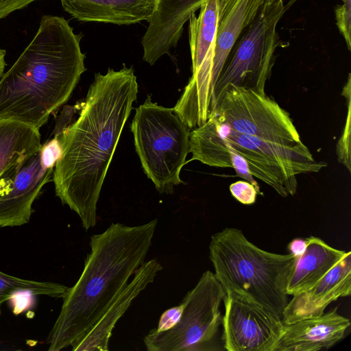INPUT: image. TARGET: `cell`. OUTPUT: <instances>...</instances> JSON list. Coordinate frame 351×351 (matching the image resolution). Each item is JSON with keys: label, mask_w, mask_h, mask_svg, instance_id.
<instances>
[{"label": "cell", "mask_w": 351, "mask_h": 351, "mask_svg": "<svg viewBox=\"0 0 351 351\" xmlns=\"http://www.w3.org/2000/svg\"><path fill=\"white\" fill-rule=\"evenodd\" d=\"M64 9L75 19L86 22L130 25L149 22L156 0H60Z\"/></svg>", "instance_id": "ac0fdd59"}, {"label": "cell", "mask_w": 351, "mask_h": 351, "mask_svg": "<svg viewBox=\"0 0 351 351\" xmlns=\"http://www.w3.org/2000/svg\"><path fill=\"white\" fill-rule=\"evenodd\" d=\"M5 51L0 49V80L3 75L5 66Z\"/></svg>", "instance_id": "f1b7e54d"}, {"label": "cell", "mask_w": 351, "mask_h": 351, "mask_svg": "<svg viewBox=\"0 0 351 351\" xmlns=\"http://www.w3.org/2000/svg\"><path fill=\"white\" fill-rule=\"evenodd\" d=\"M218 6L219 0H206L198 16L194 13L189 19L192 76L173 107L181 119L193 106L207 77L217 32Z\"/></svg>", "instance_id": "4fadbf2b"}, {"label": "cell", "mask_w": 351, "mask_h": 351, "mask_svg": "<svg viewBox=\"0 0 351 351\" xmlns=\"http://www.w3.org/2000/svg\"><path fill=\"white\" fill-rule=\"evenodd\" d=\"M234 131L261 139L291 144L300 141L289 113L266 94L230 85L215 115Z\"/></svg>", "instance_id": "9c48e42d"}, {"label": "cell", "mask_w": 351, "mask_h": 351, "mask_svg": "<svg viewBox=\"0 0 351 351\" xmlns=\"http://www.w3.org/2000/svg\"><path fill=\"white\" fill-rule=\"evenodd\" d=\"M39 129L12 119L0 120V184L26 157L40 149Z\"/></svg>", "instance_id": "ffe728a7"}, {"label": "cell", "mask_w": 351, "mask_h": 351, "mask_svg": "<svg viewBox=\"0 0 351 351\" xmlns=\"http://www.w3.org/2000/svg\"><path fill=\"white\" fill-rule=\"evenodd\" d=\"M209 257L226 293L241 297L282 320L295 256L263 250L241 230L226 228L212 235Z\"/></svg>", "instance_id": "277c9868"}, {"label": "cell", "mask_w": 351, "mask_h": 351, "mask_svg": "<svg viewBox=\"0 0 351 351\" xmlns=\"http://www.w3.org/2000/svg\"><path fill=\"white\" fill-rule=\"evenodd\" d=\"M212 118L228 145L246 160L252 176L282 197L295 195L297 176L318 173L327 166L325 162L317 161L302 141L291 144L265 141L234 131L215 116Z\"/></svg>", "instance_id": "52a82bcc"}, {"label": "cell", "mask_w": 351, "mask_h": 351, "mask_svg": "<svg viewBox=\"0 0 351 351\" xmlns=\"http://www.w3.org/2000/svg\"><path fill=\"white\" fill-rule=\"evenodd\" d=\"M221 319L228 351H274L285 323L278 317L235 294L226 293Z\"/></svg>", "instance_id": "8fae6325"}, {"label": "cell", "mask_w": 351, "mask_h": 351, "mask_svg": "<svg viewBox=\"0 0 351 351\" xmlns=\"http://www.w3.org/2000/svg\"><path fill=\"white\" fill-rule=\"evenodd\" d=\"M306 247V240L297 238L294 239L288 244L289 254L295 257H300L303 254Z\"/></svg>", "instance_id": "4316f807"}, {"label": "cell", "mask_w": 351, "mask_h": 351, "mask_svg": "<svg viewBox=\"0 0 351 351\" xmlns=\"http://www.w3.org/2000/svg\"><path fill=\"white\" fill-rule=\"evenodd\" d=\"M68 289V287L62 284L23 279L0 271V305L21 290L29 291L35 295L62 298Z\"/></svg>", "instance_id": "44dd1931"}, {"label": "cell", "mask_w": 351, "mask_h": 351, "mask_svg": "<svg viewBox=\"0 0 351 351\" xmlns=\"http://www.w3.org/2000/svg\"><path fill=\"white\" fill-rule=\"evenodd\" d=\"M157 224V219L136 226L113 223L91 236L83 271L62 297L60 314L49 334V351L71 346L91 329L145 262Z\"/></svg>", "instance_id": "3957f363"}, {"label": "cell", "mask_w": 351, "mask_h": 351, "mask_svg": "<svg viewBox=\"0 0 351 351\" xmlns=\"http://www.w3.org/2000/svg\"><path fill=\"white\" fill-rule=\"evenodd\" d=\"M268 1H276V0H268Z\"/></svg>", "instance_id": "4dcf8cb0"}, {"label": "cell", "mask_w": 351, "mask_h": 351, "mask_svg": "<svg viewBox=\"0 0 351 351\" xmlns=\"http://www.w3.org/2000/svg\"><path fill=\"white\" fill-rule=\"evenodd\" d=\"M206 0H156L155 12L142 38L143 60L154 64L180 40L185 23Z\"/></svg>", "instance_id": "5bb4252c"}, {"label": "cell", "mask_w": 351, "mask_h": 351, "mask_svg": "<svg viewBox=\"0 0 351 351\" xmlns=\"http://www.w3.org/2000/svg\"><path fill=\"white\" fill-rule=\"evenodd\" d=\"M267 0H219L217 32L204 85L188 117L195 128L215 115V88L235 43Z\"/></svg>", "instance_id": "30bf717a"}, {"label": "cell", "mask_w": 351, "mask_h": 351, "mask_svg": "<svg viewBox=\"0 0 351 351\" xmlns=\"http://www.w3.org/2000/svg\"><path fill=\"white\" fill-rule=\"evenodd\" d=\"M351 293V252H347L326 275L307 290L293 295L285 308L282 322L290 324L319 317L339 298Z\"/></svg>", "instance_id": "9a60e30c"}, {"label": "cell", "mask_w": 351, "mask_h": 351, "mask_svg": "<svg viewBox=\"0 0 351 351\" xmlns=\"http://www.w3.org/2000/svg\"><path fill=\"white\" fill-rule=\"evenodd\" d=\"M350 320L335 308L319 317L285 324L274 351H317L341 340Z\"/></svg>", "instance_id": "e0dca14e"}, {"label": "cell", "mask_w": 351, "mask_h": 351, "mask_svg": "<svg viewBox=\"0 0 351 351\" xmlns=\"http://www.w3.org/2000/svg\"><path fill=\"white\" fill-rule=\"evenodd\" d=\"M137 93L132 67L109 69L95 74L78 118L68 126L57 123L62 155L52 177L56 194L86 231L96 225L102 185Z\"/></svg>", "instance_id": "6da1fadb"}, {"label": "cell", "mask_w": 351, "mask_h": 351, "mask_svg": "<svg viewBox=\"0 0 351 351\" xmlns=\"http://www.w3.org/2000/svg\"><path fill=\"white\" fill-rule=\"evenodd\" d=\"M54 167L43 160L40 149L23 159L0 184V227L29 222L32 204L53 177Z\"/></svg>", "instance_id": "7c38bea8"}, {"label": "cell", "mask_w": 351, "mask_h": 351, "mask_svg": "<svg viewBox=\"0 0 351 351\" xmlns=\"http://www.w3.org/2000/svg\"><path fill=\"white\" fill-rule=\"evenodd\" d=\"M343 5L349 10H351V0H341Z\"/></svg>", "instance_id": "f546056e"}, {"label": "cell", "mask_w": 351, "mask_h": 351, "mask_svg": "<svg viewBox=\"0 0 351 351\" xmlns=\"http://www.w3.org/2000/svg\"><path fill=\"white\" fill-rule=\"evenodd\" d=\"M183 309L184 304L181 302L179 305L164 311L160 317L157 327L154 330L157 332H165L172 328L180 321Z\"/></svg>", "instance_id": "cb8c5ba5"}, {"label": "cell", "mask_w": 351, "mask_h": 351, "mask_svg": "<svg viewBox=\"0 0 351 351\" xmlns=\"http://www.w3.org/2000/svg\"><path fill=\"white\" fill-rule=\"evenodd\" d=\"M347 117L342 134L336 145V153L339 163L351 171L350 132H351V100L347 101Z\"/></svg>", "instance_id": "7402d4cb"}, {"label": "cell", "mask_w": 351, "mask_h": 351, "mask_svg": "<svg viewBox=\"0 0 351 351\" xmlns=\"http://www.w3.org/2000/svg\"><path fill=\"white\" fill-rule=\"evenodd\" d=\"M82 37L64 18L43 16L33 40L0 80V120L39 130L47 122L86 70Z\"/></svg>", "instance_id": "7a4b0ae2"}, {"label": "cell", "mask_w": 351, "mask_h": 351, "mask_svg": "<svg viewBox=\"0 0 351 351\" xmlns=\"http://www.w3.org/2000/svg\"><path fill=\"white\" fill-rule=\"evenodd\" d=\"M35 295L27 290H21L14 293L8 300L11 301L13 313L15 315L21 313L32 303V296Z\"/></svg>", "instance_id": "d4e9b609"}, {"label": "cell", "mask_w": 351, "mask_h": 351, "mask_svg": "<svg viewBox=\"0 0 351 351\" xmlns=\"http://www.w3.org/2000/svg\"><path fill=\"white\" fill-rule=\"evenodd\" d=\"M226 293L215 274L206 271L184 296V309L177 324L169 330L152 329L143 341L148 351H197L216 335L221 324V304Z\"/></svg>", "instance_id": "ba28073f"}, {"label": "cell", "mask_w": 351, "mask_h": 351, "mask_svg": "<svg viewBox=\"0 0 351 351\" xmlns=\"http://www.w3.org/2000/svg\"><path fill=\"white\" fill-rule=\"evenodd\" d=\"M232 195L240 203L245 205L253 204L257 195H263L254 185L247 181H237L230 185Z\"/></svg>", "instance_id": "603a6c76"}, {"label": "cell", "mask_w": 351, "mask_h": 351, "mask_svg": "<svg viewBox=\"0 0 351 351\" xmlns=\"http://www.w3.org/2000/svg\"><path fill=\"white\" fill-rule=\"evenodd\" d=\"M162 269V266L156 258L144 262L87 334L71 346L72 350L108 351L110 338L118 320L139 293L154 282L157 274Z\"/></svg>", "instance_id": "2e32d148"}, {"label": "cell", "mask_w": 351, "mask_h": 351, "mask_svg": "<svg viewBox=\"0 0 351 351\" xmlns=\"http://www.w3.org/2000/svg\"><path fill=\"white\" fill-rule=\"evenodd\" d=\"M306 240V250L302 256L296 257L287 286L288 295L293 296L309 289L347 254L331 247L319 237L311 236Z\"/></svg>", "instance_id": "d6986e66"}, {"label": "cell", "mask_w": 351, "mask_h": 351, "mask_svg": "<svg viewBox=\"0 0 351 351\" xmlns=\"http://www.w3.org/2000/svg\"><path fill=\"white\" fill-rule=\"evenodd\" d=\"M130 129L136 152L147 178L160 193L171 194L189 153L191 130L175 113L148 95L135 109Z\"/></svg>", "instance_id": "5b68a950"}, {"label": "cell", "mask_w": 351, "mask_h": 351, "mask_svg": "<svg viewBox=\"0 0 351 351\" xmlns=\"http://www.w3.org/2000/svg\"><path fill=\"white\" fill-rule=\"evenodd\" d=\"M36 0H0V19Z\"/></svg>", "instance_id": "484cf974"}, {"label": "cell", "mask_w": 351, "mask_h": 351, "mask_svg": "<svg viewBox=\"0 0 351 351\" xmlns=\"http://www.w3.org/2000/svg\"><path fill=\"white\" fill-rule=\"evenodd\" d=\"M285 10L283 0H267L242 32L217 81V104L230 85L265 94L276 50L285 46L276 30Z\"/></svg>", "instance_id": "8992f818"}, {"label": "cell", "mask_w": 351, "mask_h": 351, "mask_svg": "<svg viewBox=\"0 0 351 351\" xmlns=\"http://www.w3.org/2000/svg\"><path fill=\"white\" fill-rule=\"evenodd\" d=\"M341 95L343 96L346 101L351 100V75L348 74V80L343 88Z\"/></svg>", "instance_id": "83f0119b"}]
</instances>
